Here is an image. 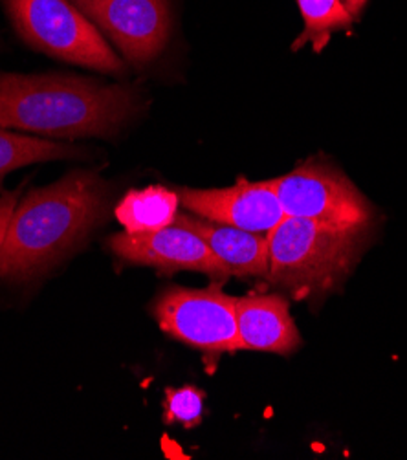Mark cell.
<instances>
[{
	"label": "cell",
	"mask_w": 407,
	"mask_h": 460,
	"mask_svg": "<svg viewBox=\"0 0 407 460\" xmlns=\"http://www.w3.org/2000/svg\"><path fill=\"white\" fill-rule=\"evenodd\" d=\"M138 111L130 88L83 77L0 74V127L49 137L116 134Z\"/></svg>",
	"instance_id": "cell-2"
},
{
	"label": "cell",
	"mask_w": 407,
	"mask_h": 460,
	"mask_svg": "<svg viewBox=\"0 0 407 460\" xmlns=\"http://www.w3.org/2000/svg\"><path fill=\"white\" fill-rule=\"evenodd\" d=\"M266 237V278L296 299H305L332 290L347 278L361 232L285 215Z\"/></svg>",
	"instance_id": "cell-3"
},
{
	"label": "cell",
	"mask_w": 407,
	"mask_h": 460,
	"mask_svg": "<svg viewBox=\"0 0 407 460\" xmlns=\"http://www.w3.org/2000/svg\"><path fill=\"white\" fill-rule=\"evenodd\" d=\"M297 4L305 30L294 42V50L310 42L315 52H322L334 31L352 26L354 17L345 8L343 0H297Z\"/></svg>",
	"instance_id": "cell-14"
},
{
	"label": "cell",
	"mask_w": 407,
	"mask_h": 460,
	"mask_svg": "<svg viewBox=\"0 0 407 460\" xmlns=\"http://www.w3.org/2000/svg\"><path fill=\"white\" fill-rule=\"evenodd\" d=\"M21 200V195L19 191H13V193H6L0 197V246H3V241H4V235H6V229H8V224H10V218L15 211V206L17 202Z\"/></svg>",
	"instance_id": "cell-16"
},
{
	"label": "cell",
	"mask_w": 407,
	"mask_h": 460,
	"mask_svg": "<svg viewBox=\"0 0 407 460\" xmlns=\"http://www.w3.org/2000/svg\"><path fill=\"white\" fill-rule=\"evenodd\" d=\"M343 4L349 10V13L356 19L359 15V12L364 10V6L367 4V0H343Z\"/></svg>",
	"instance_id": "cell-17"
},
{
	"label": "cell",
	"mask_w": 407,
	"mask_h": 460,
	"mask_svg": "<svg viewBox=\"0 0 407 460\" xmlns=\"http://www.w3.org/2000/svg\"><path fill=\"white\" fill-rule=\"evenodd\" d=\"M271 186L285 215L308 218L332 227L364 232L371 211L352 183L327 164L308 162L274 178Z\"/></svg>",
	"instance_id": "cell-6"
},
{
	"label": "cell",
	"mask_w": 407,
	"mask_h": 460,
	"mask_svg": "<svg viewBox=\"0 0 407 460\" xmlns=\"http://www.w3.org/2000/svg\"><path fill=\"white\" fill-rule=\"evenodd\" d=\"M77 155L79 151L75 147L42 140V137L13 134L0 127V188L6 174L15 169L39 162L74 158Z\"/></svg>",
	"instance_id": "cell-13"
},
{
	"label": "cell",
	"mask_w": 407,
	"mask_h": 460,
	"mask_svg": "<svg viewBox=\"0 0 407 460\" xmlns=\"http://www.w3.org/2000/svg\"><path fill=\"white\" fill-rule=\"evenodd\" d=\"M174 224L195 232L211 250L215 259L239 278H266L268 273V237L246 229L206 220L193 213H178Z\"/></svg>",
	"instance_id": "cell-11"
},
{
	"label": "cell",
	"mask_w": 407,
	"mask_h": 460,
	"mask_svg": "<svg viewBox=\"0 0 407 460\" xmlns=\"http://www.w3.org/2000/svg\"><path fill=\"white\" fill-rule=\"evenodd\" d=\"M237 331L241 350L290 354L301 343L287 299L274 294L237 297Z\"/></svg>",
	"instance_id": "cell-10"
},
{
	"label": "cell",
	"mask_w": 407,
	"mask_h": 460,
	"mask_svg": "<svg viewBox=\"0 0 407 460\" xmlns=\"http://www.w3.org/2000/svg\"><path fill=\"white\" fill-rule=\"evenodd\" d=\"M4 4L19 35L33 49L96 72H123L102 31L72 0H4Z\"/></svg>",
	"instance_id": "cell-4"
},
{
	"label": "cell",
	"mask_w": 407,
	"mask_h": 460,
	"mask_svg": "<svg viewBox=\"0 0 407 460\" xmlns=\"http://www.w3.org/2000/svg\"><path fill=\"white\" fill-rule=\"evenodd\" d=\"M153 314L169 336L218 358L241 350L237 331V297L209 288L193 290L171 287L155 303Z\"/></svg>",
	"instance_id": "cell-5"
},
{
	"label": "cell",
	"mask_w": 407,
	"mask_h": 460,
	"mask_svg": "<svg viewBox=\"0 0 407 460\" xmlns=\"http://www.w3.org/2000/svg\"><path fill=\"white\" fill-rule=\"evenodd\" d=\"M178 197L180 206L197 217L261 235H268L285 218L271 180L248 181L241 178L232 188L180 190Z\"/></svg>",
	"instance_id": "cell-8"
},
{
	"label": "cell",
	"mask_w": 407,
	"mask_h": 460,
	"mask_svg": "<svg viewBox=\"0 0 407 460\" xmlns=\"http://www.w3.org/2000/svg\"><path fill=\"white\" fill-rule=\"evenodd\" d=\"M123 54L142 68L153 63L171 35L167 0H72Z\"/></svg>",
	"instance_id": "cell-7"
},
{
	"label": "cell",
	"mask_w": 407,
	"mask_h": 460,
	"mask_svg": "<svg viewBox=\"0 0 407 460\" xmlns=\"http://www.w3.org/2000/svg\"><path fill=\"white\" fill-rule=\"evenodd\" d=\"M164 409L167 424H182L188 429L195 428L202 422L204 393L193 385L169 389Z\"/></svg>",
	"instance_id": "cell-15"
},
{
	"label": "cell",
	"mask_w": 407,
	"mask_h": 460,
	"mask_svg": "<svg viewBox=\"0 0 407 460\" xmlns=\"http://www.w3.org/2000/svg\"><path fill=\"white\" fill-rule=\"evenodd\" d=\"M180 197L162 186L128 191L116 206V218L127 234H146L167 227L178 215Z\"/></svg>",
	"instance_id": "cell-12"
},
{
	"label": "cell",
	"mask_w": 407,
	"mask_h": 460,
	"mask_svg": "<svg viewBox=\"0 0 407 460\" xmlns=\"http://www.w3.org/2000/svg\"><path fill=\"white\" fill-rule=\"evenodd\" d=\"M109 246L119 259L130 264L153 266L162 271H202L218 283L230 278L208 244L191 229L174 222L156 232H123L111 237Z\"/></svg>",
	"instance_id": "cell-9"
},
{
	"label": "cell",
	"mask_w": 407,
	"mask_h": 460,
	"mask_svg": "<svg viewBox=\"0 0 407 460\" xmlns=\"http://www.w3.org/2000/svg\"><path fill=\"white\" fill-rule=\"evenodd\" d=\"M105 181L88 171L24 195L0 246V279L28 283L75 250L105 218Z\"/></svg>",
	"instance_id": "cell-1"
}]
</instances>
